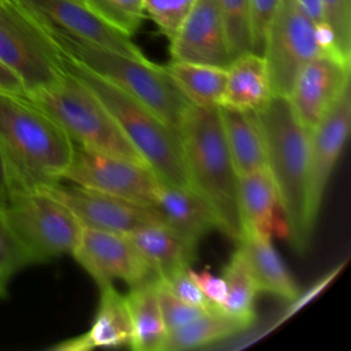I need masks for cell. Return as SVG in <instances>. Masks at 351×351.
Returning <instances> with one entry per match:
<instances>
[{
	"label": "cell",
	"instance_id": "6da1fadb",
	"mask_svg": "<svg viewBox=\"0 0 351 351\" xmlns=\"http://www.w3.org/2000/svg\"><path fill=\"white\" fill-rule=\"evenodd\" d=\"M73 151L67 133L26 96L0 92V156L11 193L60 182Z\"/></svg>",
	"mask_w": 351,
	"mask_h": 351
},
{
	"label": "cell",
	"instance_id": "7a4b0ae2",
	"mask_svg": "<svg viewBox=\"0 0 351 351\" xmlns=\"http://www.w3.org/2000/svg\"><path fill=\"white\" fill-rule=\"evenodd\" d=\"M178 134L189 186L213 208L219 232L237 243L241 233L239 176L225 141L218 106L189 104Z\"/></svg>",
	"mask_w": 351,
	"mask_h": 351
},
{
	"label": "cell",
	"instance_id": "3957f363",
	"mask_svg": "<svg viewBox=\"0 0 351 351\" xmlns=\"http://www.w3.org/2000/svg\"><path fill=\"white\" fill-rule=\"evenodd\" d=\"M33 18L47 32L64 56L81 63L119 86L122 90L144 103L178 132V126L191 103L182 95L165 66L156 64L149 59L132 58L92 44L55 29L36 16Z\"/></svg>",
	"mask_w": 351,
	"mask_h": 351
},
{
	"label": "cell",
	"instance_id": "277c9868",
	"mask_svg": "<svg viewBox=\"0 0 351 351\" xmlns=\"http://www.w3.org/2000/svg\"><path fill=\"white\" fill-rule=\"evenodd\" d=\"M265 132L267 170L278 191L288 225V240L303 254L308 248L306 228L308 136L295 117L288 97L273 96L259 111Z\"/></svg>",
	"mask_w": 351,
	"mask_h": 351
},
{
	"label": "cell",
	"instance_id": "5b68a950",
	"mask_svg": "<svg viewBox=\"0 0 351 351\" xmlns=\"http://www.w3.org/2000/svg\"><path fill=\"white\" fill-rule=\"evenodd\" d=\"M62 56L64 69L78 77L100 99L122 133L159 180L189 185L178 132L119 86L63 53Z\"/></svg>",
	"mask_w": 351,
	"mask_h": 351
},
{
	"label": "cell",
	"instance_id": "8992f818",
	"mask_svg": "<svg viewBox=\"0 0 351 351\" xmlns=\"http://www.w3.org/2000/svg\"><path fill=\"white\" fill-rule=\"evenodd\" d=\"M26 97L48 114L74 144L145 163L100 99L66 69L58 82L29 93Z\"/></svg>",
	"mask_w": 351,
	"mask_h": 351
},
{
	"label": "cell",
	"instance_id": "52a82bcc",
	"mask_svg": "<svg viewBox=\"0 0 351 351\" xmlns=\"http://www.w3.org/2000/svg\"><path fill=\"white\" fill-rule=\"evenodd\" d=\"M3 213L36 263L71 255L81 236L74 214L41 189L11 193Z\"/></svg>",
	"mask_w": 351,
	"mask_h": 351
},
{
	"label": "cell",
	"instance_id": "ba28073f",
	"mask_svg": "<svg viewBox=\"0 0 351 351\" xmlns=\"http://www.w3.org/2000/svg\"><path fill=\"white\" fill-rule=\"evenodd\" d=\"M0 60L22 81L26 95L58 82L63 56L40 23L12 0L0 3Z\"/></svg>",
	"mask_w": 351,
	"mask_h": 351
},
{
	"label": "cell",
	"instance_id": "9c48e42d",
	"mask_svg": "<svg viewBox=\"0 0 351 351\" xmlns=\"http://www.w3.org/2000/svg\"><path fill=\"white\" fill-rule=\"evenodd\" d=\"M318 53L321 49L315 38V23L295 0H281L262 52L271 95L288 97L302 69Z\"/></svg>",
	"mask_w": 351,
	"mask_h": 351
},
{
	"label": "cell",
	"instance_id": "30bf717a",
	"mask_svg": "<svg viewBox=\"0 0 351 351\" xmlns=\"http://www.w3.org/2000/svg\"><path fill=\"white\" fill-rule=\"evenodd\" d=\"M63 180L148 208L155 207L162 184L145 163L90 151L77 144Z\"/></svg>",
	"mask_w": 351,
	"mask_h": 351
},
{
	"label": "cell",
	"instance_id": "8fae6325",
	"mask_svg": "<svg viewBox=\"0 0 351 351\" xmlns=\"http://www.w3.org/2000/svg\"><path fill=\"white\" fill-rule=\"evenodd\" d=\"M71 255L99 288L114 281H123L133 288L159 277L148 259L123 233L82 226Z\"/></svg>",
	"mask_w": 351,
	"mask_h": 351
},
{
	"label": "cell",
	"instance_id": "7c38bea8",
	"mask_svg": "<svg viewBox=\"0 0 351 351\" xmlns=\"http://www.w3.org/2000/svg\"><path fill=\"white\" fill-rule=\"evenodd\" d=\"M350 126L351 92L348 86L308 136L306 228L310 236L314 230L329 178L348 138Z\"/></svg>",
	"mask_w": 351,
	"mask_h": 351
},
{
	"label": "cell",
	"instance_id": "4fadbf2b",
	"mask_svg": "<svg viewBox=\"0 0 351 351\" xmlns=\"http://www.w3.org/2000/svg\"><path fill=\"white\" fill-rule=\"evenodd\" d=\"M62 202L85 228L129 233L140 226L163 222L156 210L78 185L60 182L40 188Z\"/></svg>",
	"mask_w": 351,
	"mask_h": 351
},
{
	"label": "cell",
	"instance_id": "5bb4252c",
	"mask_svg": "<svg viewBox=\"0 0 351 351\" xmlns=\"http://www.w3.org/2000/svg\"><path fill=\"white\" fill-rule=\"evenodd\" d=\"M350 63L336 53L321 52L296 77L288 100L307 132L321 122L350 86Z\"/></svg>",
	"mask_w": 351,
	"mask_h": 351
},
{
	"label": "cell",
	"instance_id": "9a60e30c",
	"mask_svg": "<svg viewBox=\"0 0 351 351\" xmlns=\"http://www.w3.org/2000/svg\"><path fill=\"white\" fill-rule=\"evenodd\" d=\"M29 14L64 33L92 44L129 55L148 59L132 41V37L114 29L97 16L84 0H12Z\"/></svg>",
	"mask_w": 351,
	"mask_h": 351
},
{
	"label": "cell",
	"instance_id": "2e32d148",
	"mask_svg": "<svg viewBox=\"0 0 351 351\" xmlns=\"http://www.w3.org/2000/svg\"><path fill=\"white\" fill-rule=\"evenodd\" d=\"M171 60L228 69L229 51L218 0H195L189 14L170 40Z\"/></svg>",
	"mask_w": 351,
	"mask_h": 351
},
{
	"label": "cell",
	"instance_id": "e0dca14e",
	"mask_svg": "<svg viewBox=\"0 0 351 351\" xmlns=\"http://www.w3.org/2000/svg\"><path fill=\"white\" fill-rule=\"evenodd\" d=\"M237 195L241 229H251L269 239H288L278 191L267 167L239 176Z\"/></svg>",
	"mask_w": 351,
	"mask_h": 351
},
{
	"label": "cell",
	"instance_id": "ac0fdd59",
	"mask_svg": "<svg viewBox=\"0 0 351 351\" xmlns=\"http://www.w3.org/2000/svg\"><path fill=\"white\" fill-rule=\"evenodd\" d=\"M154 208L165 225L193 244H199L210 232L219 230L213 208L189 185L162 182Z\"/></svg>",
	"mask_w": 351,
	"mask_h": 351
},
{
	"label": "cell",
	"instance_id": "d6986e66",
	"mask_svg": "<svg viewBox=\"0 0 351 351\" xmlns=\"http://www.w3.org/2000/svg\"><path fill=\"white\" fill-rule=\"evenodd\" d=\"M99 307L90 328L73 339L51 347L56 351H89L101 347H125L130 344L132 328L125 296L112 284L100 287Z\"/></svg>",
	"mask_w": 351,
	"mask_h": 351
},
{
	"label": "cell",
	"instance_id": "ffe728a7",
	"mask_svg": "<svg viewBox=\"0 0 351 351\" xmlns=\"http://www.w3.org/2000/svg\"><path fill=\"white\" fill-rule=\"evenodd\" d=\"M225 141L237 176L267 167L265 132L259 111L218 106Z\"/></svg>",
	"mask_w": 351,
	"mask_h": 351
},
{
	"label": "cell",
	"instance_id": "44dd1931",
	"mask_svg": "<svg viewBox=\"0 0 351 351\" xmlns=\"http://www.w3.org/2000/svg\"><path fill=\"white\" fill-rule=\"evenodd\" d=\"M236 244L247 261L259 292L288 302L299 296L298 284L273 247L271 239L243 228Z\"/></svg>",
	"mask_w": 351,
	"mask_h": 351
},
{
	"label": "cell",
	"instance_id": "7402d4cb",
	"mask_svg": "<svg viewBox=\"0 0 351 351\" xmlns=\"http://www.w3.org/2000/svg\"><path fill=\"white\" fill-rule=\"evenodd\" d=\"M126 236L148 259L159 277L189 267L196 258L197 244L188 241L163 222L140 226Z\"/></svg>",
	"mask_w": 351,
	"mask_h": 351
},
{
	"label": "cell",
	"instance_id": "603a6c76",
	"mask_svg": "<svg viewBox=\"0 0 351 351\" xmlns=\"http://www.w3.org/2000/svg\"><path fill=\"white\" fill-rule=\"evenodd\" d=\"M273 97L263 56L248 52L232 60L226 69V85L221 104L261 111Z\"/></svg>",
	"mask_w": 351,
	"mask_h": 351
},
{
	"label": "cell",
	"instance_id": "cb8c5ba5",
	"mask_svg": "<svg viewBox=\"0 0 351 351\" xmlns=\"http://www.w3.org/2000/svg\"><path fill=\"white\" fill-rule=\"evenodd\" d=\"M158 278L130 288L125 296L132 328L129 347L134 351H160L167 333L159 307Z\"/></svg>",
	"mask_w": 351,
	"mask_h": 351
},
{
	"label": "cell",
	"instance_id": "d4e9b609",
	"mask_svg": "<svg viewBox=\"0 0 351 351\" xmlns=\"http://www.w3.org/2000/svg\"><path fill=\"white\" fill-rule=\"evenodd\" d=\"M251 325L214 306L189 324L167 332L160 351H185L206 347L232 337Z\"/></svg>",
	"mask_w": 351,
	"mask_h": 351
},
{
	"label": "cell",
	"instance_id": "484cf974",
	"mask_svg": "<svg viewBox=\"0 0 351 351\" xmlns=\"http://www.w3.org/2000/svg\"><path fill=\"white\" fill-rule=\"evenodd\" d=\"M165 67L191 104L219 106L222 103L226 69L178 60H171Z\"/></svg>",
	"mask_w": 351,
	"mask_h": 351
},
{
	"label": "cell",
	"instance_id": "4316f807",
	"mask_svg": "<svg viewBox=\"0 0 351 351\" xmlns=\"http://www.w3.org/2000/svg\"><path fill=\"white\" fill-rule=\"evenodd\" d=\"M222 278L226 284V298L221 308L236 318L252 324L255 319L254 302L259 291L247 261L239 248L232 254L223 267Z\"/></svg>",
	"mask_w": 351,
	"mask_h": 351
},
{
	"label": "cell",
	"instance_id": "83f0119b",
	"mask_svg": "<svg viewBox=\"0 0 351 351\" xmlns=\"http://www.w3.org/2000/svg\"><path fill=\"white\" fill-rule=\"evenodd\" d=\"M218 3L233 59L252 52L251 0H218Z\"/></svg>",
	"mask_w": 351,
	"mask_h": 351
},
{
	"label": "cell",
	"instance_id": "f1b7e54d",
	"mask_svg": "<svg viewBox=\"0 0 351 351\" xmlns=\"http://www.w3.org/2000/svg\"><path fill=\"white\" fill-rule=\"evenodd\" d=\"M104 22L132 37L141 26L145 12L143 0H84Z\"/></svg>",
	"mask_w": 351,
	"mask_h": 351
},
{
	"label": "cell",
	"instance_id": "f546056e",
	"mask_svg": "<svg viewBox=\"0 0 351 351\" xmlns=\"http://www.w3.org/2000/svg\"><path fill=\"white\" fill-rule=\"evenodd\" d=\"M34 263L33 256L16 237L0 208V298L7 296V287L14 274Z\"/></svg>",
	"mask_w": 351,
	"mask_h": 351
},
{
	"label": "cell",
	"instance_id": "4dcf8cb0",
	"mask_svg": "<svg viewBox=\"0 0 351 351\" xmlns=\"http://www.w3.org/2000/svg\"><path fill=\"white\" fill-rule=\"evenodd\" d=\"M193 3L195 0H143L145 15L156 23L169 41L178 32Z\"/></svg>",
	"mask_w": 351,
	"mask_h": 351
},
{
	"label": "cell",
	"instance_id": "1f68e13d",
	"mask_svg": "<svg viewBox=\"0 0 351 351\" xmlns=\"http://www.w3.org/2000/svg\"><path fill=\"white\" fill-rule=\"evenodd\" d=\"M156 291H158V299H159V307L163 318V324L166 328V332H171L177 328H181L191 321L200 317L203 313H206L210 308H202L197 306H192L178 296H176L167 285L163 282V280L159 277L156 282Z\"/></svg>",
	"mask_w": 351,
	"mask_h": 351
},
{
	"label": "cell",
	"instance_id": "d6a6232c",
	"mask_svg": "<svg viewBox=\"0 0 351 351\" xmlns=\"http://www.w3.org/2000/svg\"><path fill=\"white\" fill-rule=\"evenodd\" d=\"M324 22L332 29L336 49L351 62V0H322Z\"/></svg>",
	"mask_w": 351,
	"mask_h": 351
},
{
	"label": "cell",
	"instance_id": "836d02e7",
	"mask_svg": "<svg viewBox=\"0 0 351 351\" xmlns=\"http://www.w3.org/2000/svg\"><path fill=\"white\" fill-rule=\"evenodd\" d=\"M191 267V266H189ZM189 267H184L180 270H176L170 273L166 277H160L163 282L167 285V288L180 299L184 302L197 306L202 308H211L214 304L210 303V300L203 295L197 284L193 281V278L189 274Z\"/></svg>",
	"mask_w": 351,
	"mask_h": 351
},
{
	"label": "cell",
	"instance_id": "e575fe53",
	"mask_svg": "<svg viewBox=\"0 0 351 351\" xmlns=\"http://www.w3.org/2000/svg\"><path fill=\"white\" fill-rule=\"evenodd\" d=\"M281 0H251L252 52L262 56L266 33Z\"/></svg>",
	"mask_w": 351,
	"mask_h": 351
},
{
	"label": "cell",
	"instance_id": "d590c367",
	"mask_svg": "<svg viewBox=\"0 0 351 351\" xmlns=\"http://www.w3.org/2000/svg\"><path fill=\"white\" fill-rule=\"evenodd\" d=\"M189 274L211 304L217 307L223 304L226 298V284L222 277L213 274L208 269L193 270L189 267Z\"/></svg>",
	"mask_w": 351,
	"mask_h": 351
},
{
	"label": "cell",
	"instance_id": "8d00e7d4",
	"mask_svg": "<svg viewBox=\"0 0 351 351\" xmlns=\"http://www.w3.org/2000/svg\"><path fill=\"white\" fill-rule=\"evenodd\" d=\"M344 266V263H341V266H337L336 269H333L330 273H328L325 277H322L317 284H314L311 288H310V291L308 292H306V293H299V296L295 299V300H292V304H291V308L287 311V314H284V317H282V319L285 318V317H289V315H292L295 311H298L300 307H303L307 302H310L317 293H319L333 278H335V276L341 270V267Z\"/></svg>",
	"mask_w": 351,
	"mask_h": 351
},
{
	"label": "cell",
	"instance_id": "74e56055",
	"mask_svg": "<svg viewBox=\"0 0 351 351\" xmlns=\"http://www.w3.org/2000/svg\"><path fill=\"white\" fill-rule=\"evenodd\" d=\"M0 92L26 96L25 86L19 77L0 60Z\"/></svg>",
	"mask_w": 351,
	"mask_h": 351
},
{
	"label": "cell",
	"instance_id": "f35d334b",
	"mask_svg": "<svg viewBox=\"0 0 351 351\" xmlns=\"http://www.w3.org/2000/svg\"><path fill=\"white\" fill-rule=\"evenodd\" d=\"M303 12L317 25L324 22V8L322 0H295Z\"/></svg>",
	"mask_w": 351,
	"mask_h": 351
},
{
	"label": "cell",
	"instance_id": "ab89813d",
	"mask_svg": "<svg viewBox=\"0 0 351 351\" xmlns=\"http://www.w3.org/2000/svg\"><path fill=\"white\" fill-rule=\"evenodd\" d=\"M11 195V189H10V182L7 178V173L3 165V159L0 156V208H3Z\"/></svg>",
	"mask_w": 351,
	"mask_h": 351
},
{
	"label": "cell",
	"instance_id": "60d3db41",
	"mask_svg": "<svg viewBox=\"0 0 351 351\" xmlns=\"http://www.w3.org/2000/svg\"><path fill=\"white\" fill-rule=\"evenodd\" d=\"M1 1H3V0H0V3H1Z\"/></svg>",
	"mask_w": 351,
	"mask_h": 351
}]
</instances>
